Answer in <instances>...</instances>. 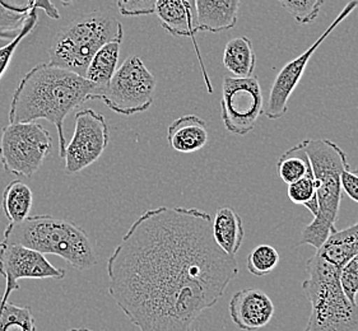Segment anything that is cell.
Here are the masks:
<instances>
[{"label": "cell", "instance_id": "6da1fadb", "mask_svg": "<svg viewBox=\"0 0 358 331\" xmlns=\"http://www.w3.org/2000/svg\"><path fill=\"white\" fill-rule=\"evenodd\" d=\"M201 209L159 207L131 224L108 260V293L139 331H193L238 275Z\"/></svg>", "mask_w": 358, "mask_h": 331}, {"label": "cell", "instance_id": "7a4b0ae2", "mask_svg": "<svg viewBox=\"0 0 358 331\" xmlns=\"http://www.w3.org/2000/svg\"><path fill=\"white\" fill-rule=\"evenodd\" d=\"M94 86L66 69L45 63L24 74L9 108V124L32 123L40 119L54 124L59 137V156L64 159V123L73 110L90 101Z\"/></svg>", "mask_w": 358, "mask_h": 331}, {"label": "cell", "instance_id": "3957f363", "mask_svg": "<svg viewBox=\"0 0 358 331\" xmlns=\"http://www.w3.org/2000/svg\"><path fill=\"white\" fill-rule=\"evenodd\" d=\"M303 145L315 179L317 213L314 221L302 230L297 246L310 245L317 250L330 233L337 230L343 196L342 173L350 170V165L343 149L329 139H306Z\"/></svg>", "mask_w": 358, "mask_h": 331}, {"label": "cell", "instance_id": "277c9868", "mask_svg": "<svg viewBox=\"0 0 358 331\" xmlns=\"http://www.w3.org/2000/svg\"><path fill=\"white\" fill-rule=\"evenodd\" d=\"M1 242L26 246L43 255H57L80 272L96 267L99 261L86 230L59 216H27L20 223H9Z\"/></svg>", "mask_w": 358, "mask_h": 331}, {"label": "cell", "instance_id": "5b68a950", "mask_svg": "<svg viewBox=\"0 0 358 331\" xmlns=\"http://www.w3.org/2000/svg\"><path fill=\"white\" fill-rule=\"evenodd\" d=\"M122 24L108 12L96 10L82 15L57 31L49 49V64L82 77L105 43L122 41Z\"/></svg>", "mask_w": 358, "mask_h": 331}, {"label": "cell", "instance_id": "8992f818", "mask_svg": "<svg viewBox=\"0 0 358 331\" xmlns=\"http://www.w3.org/2000/svg\"><path fill=\"white\" fill-rule=\"evenodd\" d=\"M339 273L316 253L308 260L302 289L311 303V314L303 331H358V303L344 295Z\"/></svg>", "mask_w": 358, "mask_h": 331}, {"label": "cell", "instance_id": "52a82bcc", "mask_svg": "<svg viewBox=\"0 0 358 331\" xmlns=\"http://www.w3.org/2000/svg\"><path fill=\"white\" fill-rule=\"evenodd\" d=\"M157 80L139 57H130L116 69L108 86L92 94V100H101L110 110L120 115L141 114L155 101Z\"/></svg>", "mask_w": 358, "mask_h": 331}, {"label": "cell", "instance_id": "ba28073f", "mask_svg": "<svg viewBox=\"0 0 358 331\" xmlns=\"http://www.w3.org/2000/svg\"><path fill=\"white\" fill-rule=\"evenodd\" d=\"M52 151L49 130L41 124H8L0 137V165L18 177H32Z\"/></svg>", "mask_w": 358, "mask_h": 331}, {"label": "cell", "instance_id": "9c48e42d", "mask_svg": "<svg viewBox=\"0 0 358 331\" xmlns=\"http://www.w3.org/2000/svg\"><path fill=\"white\" fill-rule=\"evenodd\" d=\"M263 92L258 77H224L221 116L224 128L236 135H246L263 114Z\"/></svg>", "mask_w": 358, "mask_h": 331}, {"label": "cell", "instance_id": "30bf717a", "mask_svg": "<svg viewBox=\"0 0 358 331\" xmlns=\"http://www.w3.org/2000/svg\"><path fill=\"white\" fill-rule=\"evenodd\" d=\"M76 126L71 142L65 147L64 171L76 175L101 159L110 143V128L105 116L92 108L80 110L74 117Z\"/></svg>", "mask_w": 358, "mask_h": 331}, {"label": "cell", "instance_id": "8fae6325", "mask_svg": "<svg viewBox=\"0 0 358 331\" xmlns=\"http://www.w3.org/2000/svg\"><path fill=\"white\" fill-rule=\"evenodd\" d=\"M358 7V0H350L347 3V6L342 9V12L338 15L337 18L331 22L329 27L322 34V36L313 43L308 50L302 52L300 57L294 59L292 61L287 63L278 75L275 77V80L273 82L272 88L269 91V97L268 101L263 106V114L271 120H277L280 119L282 116H285L288 111V101L289 97L294 94L296 87L299 86L300 80H302V75L305 73V69L308 66V61L311 57L314 55L319 46L322 45L330 34L337 29L338 26L342 22L351 15L352 12Z\"/></svg>", "mask_w": 358, "mask_h": 331}, {"label": "cell", "instance_id": "7c38bea8", "mask_svg": "<svg viewBox=\"0 0 358 331\" xmlns=\"http://www.w3.org/2000/svg\"><path fill=\"white\" fill-rule=\"evenodd\" d=\"M0 275L6 279L4 293L18 290L22 279H64V269L54 267L41 252L26 246L0 242Z\"/></svg>", "mask_w": 358, "mask_h": 331}, {"label": "cell", "instance_id": "4fadbf2b", "mask_svg": "<svg viewBox=\"0 0 358 331\" xmlns=\"http://www.w3.org/2000/svg\"><path fill=\"white\" fill-rule=\"evenodd\" d=\"M155 15H157L162 29L172 36L190 37L193 40L208 92L212 94L210 80L203 64L199 47L195 43V35L199 32L196 24V0H157Z\"/></svg>", "mask_w": 358, "mask_h": 331}, {"label": "cell", "instance_id": "5bb4252c", "mask_svg": "<svg viewBox=\"0 0 358 331\" xmlns=\"http://www.w3.org/2000/svg\"><path fill=\"white\" fill-rule=\"evenodd\" d=\"M229 316L238 329L255 331L272 321L275 307L271 297L257 288L238 290L229 303Z\"/></svg>", "mask_w": 358, "mask_h": 331}, {"label": "cell", "instance_id": "9a60e30c", "mask_svg": "<svg viewBox=\"0 0 358 331\" xmlns=\"http://www.w3.org/2000/svg\"><path fill=\"white\" fill-rule=\"evenodd\" d=\"M207 124L196 115H184L167 128V142L173 151L195 153L208 143Z\"/></svg>", "mask_w": 358, "mask_h": 331}, {"label": "cell", "instance_id": "2e32d148", "mask_svg": "<svg viewBox=\"0 0 358 331\" xmlns=\"http://www.w3.org/2000/svg\"><path fill=\"white\" fill-rule=\"evenodd\" d=\"M240 0H196L199 32H223L236 26Z\"/></svg>", "mask_w": 358, "mask_h": 331}, {"label": "cell", "instance_id": "e0dca14e", "mask_svg": "<svg viewBox=\"0 0 358 331\" xmlns=\"http://www.w3.org/2000/svg\"><path fill=\"white\" fill-rule=\"evenodd\" d=\"M212 233L217 245L229 256H236L243 245L245 232L241 216L229 207H222L215 212Z\"/></svg>", "mask_w": 358, "mask_h": 331}, {"label": "cell", "instance_id": "ac0fdd59", "mask_svg": "<svg viewBox=\"0 0 358 331\" xmlns=\"http://www.w3.org/2000/svg\"><path fill=\"white\" fill-rule=\"evenodd\" d=\"M316 255L341 270L348 260L358 255V221L348 228L331 232L316 250Z\"/></svg>", "mask_w": 358, "mask_h": 331}, {"label": "cell", "instance_id": "d6986e66", "mask_svg": "<svg viewBox=\"0 0 358 331\" xmlns=\"http://www.w3.org/2000/svg\"><path fill=\"white\" fill-rule=\"evenodd\" d=\"M120 46L122 41H110L105 43L100 50L94 54V58L88 65L85 78L94 86V89L90 96V101L92 94L108 86V82L114 77L119 64Z\"/></svg>", "mask_w": 358, "mask_h": 331}, {"label": "cell", "instance_id": "ffe728a7", "mask_svg": "<svg viewBox=\"0 0 358 331\" xmlns=\"http://www.w3.org/2000/svg\"><path fill=\"white\" fill-rule=\"evenodd\" d=\"M223 65L236 78L252 77L257 55L249 37L238 36L229 40L223 51Z\"/></svg>", "mask_w": 358, "mask_h": 331}, {"label": "cell", "instance_id": "44dd1931", "mask_svg": "<svg viewBox=\"0 0 358 331\" xmlns=\"http://www.w3.org/2000/svg\"><path fill=\"white\" fill-rule=\"evenodd\" d=\"M34 205L32 190L21 180L12 181L3 191L1 208L9 223H20L29 216Z\"/></svg>", "mask_w": 358, "mask_h": 331}, {"label": "cell", "instance_id": "7402d4cb", "mask_svg": "<svg viewBox=\"0 0 358 331\" xmlns=\"http://www.w3.org/2000/svg\"><path fill=\"white\" fill-rule=\"evenodd\" d=\"M277 171L282 181L287 185L313 173V167L303 142L289 148L280 156L277 162Z\"/></svg>", "mask_w": 358, "mask_h": 331}, {"label": "cell", "instance_id": "603a6c76", "mask_svg": "<svg viewBox=\"0 0 358 331\" xmlns=\"http://www.w3.org/2000/svg\"><path fill=\"white\" fill-rule=\"evenodd\" d=\"M0 331H36L35 317L29 307L9 302L8 295L0 297Z\"/></svg>", "mask_w": 358, "mask_h": 331}, {"label": "cell", "instance_id": "cb8c5ba5", "mask_svg": "<svg viewBox=\"0 0 358 331\" xmlns=\"http://www.w3.org/2000/svg\"><path fill=\"white\" fill-rule=\"evenodd\" d=\"M280 252L271 245H258L251 250L246 267L255 277H264L272 273L280 264Z\"/></svg>", "mask_w": 358, "mask_h": 331}, {"label": "cell", "instance_id": "d4e9b609", "mask_svg": "<svg viewBox=\"0 0 358 331\" xmlns=\"http://www.w3.org/2000/svg\"><path fill=\"white\" fill-rule=\"evenodd\" d=\"M287 195L289 200L303 205L308 209V212L315 216L317 213V202H316V187L314 173H310L308 176L302 177L300 180L294 181L288 185Z\"/></svg>", "mask_w": 358, "mask_h": 331}, {"label": "cell", "instance_id": "484cf974", "mask_svg": "<svg viewBox=\"0 0 358 331\" xmlns=\"http://www.w3.org/2000/svg\"><path fill=\"white\" fill-rule=\"evenodd\" d=\"M280 6L300 24H310L319 17L325 0H278Z\"/></svg>", "mask_w": 358, "mask_h": 331}, {"label": "cell", "instance_id": "4316f807", "mask_svg": "<svg viewBox=\"0 0 358 331\" xmlns=\"http://www.w3.org/2000/svg\"><path fill=\"white\" fill-rule=\"evenodd\" d=\"M36 23L37 13L36 12H32L29 15V18L24 22V24H23L21 31L18 32V35L13 38V41H10V43L0 47V80H1V78L4 77V74L7 72L17 47L20 46L22 40L32 32V29H34Z\"/></svg>", "mask_w": 358, "mask_h": 331}, {"label": "cell", "instance_id": "83f0119b", "mask_svg": "<svg viewBox=\"0 0 358 331\" xmlns=\"http://www.w3.org/2000/svg\"><path fill=\"white\" fill-rule=\"evenodd\" d=\"M339 283L344 295L352 303H357L358 295V255L344 264L339 273Z\"/></svg>", "mask_w": 358, "mask_h": 331}, {"label": "cell", "instance_id": "f1b7e54d", "mask_svg": "<svg viewBox=\"0 0 358 331\" xmlns=\"http://www.w3.org/2000/svg\"><path fill=\"white\" fill-rule=\"evenodd\" d=\"M157 0H116L120 15L127 17L155 15Z\"/></svg>", "mask_w": 358, "mask_h": 331}, {"label": "cell", "instance_id": "f546056e", "mask_svg": "<svg viewBox=\"0 0 358 331\" xmlns=\"http://www.w3.org/2000/svg\"><path fill=\"white\" fill-rule=\"evenodd\" d=\"M342 189L353 202L358 203V170L344 171L342 173Z\"/></svg>", "mask_w": 358, "mask_h": 331}, {"label": "cell", "instance_id": "4dcf8cb0", "mask_svg": "<svg viewBox=\"0 0 358 331\" xmlns=\"http://www.w3.org/2000/svg\"><path fill=\"white\" fill-rule=\"evenodd\" d=\"M66 331H94L92 329H88V328H74V329H69Z\"/></svg>", "mask_w": 358, "mask_h": 331}, {"label": "cell", "instance_id": "1f68e13d", "mask_svg": "<svg viewBox=\"0 0 358 331\" xmlns=\"http://www.w3.org/2000/svg\"><path fill=\"white\" fill-rule=\"evenodd\" d=\"M60 1H62V4H63V6L66 7V6H71L74 0H60Z\"/></svg>", "mask_w": 358, "mask_h": 331}, {"label": "cell", "instance_id": "d6a6232c", "mask_svg": "<svg viewBox=\"0 0 358 331\" xmlns=\"http://www.w3.org/2000/svg\"><path fill=\"white\" fill-rule=\"evenodd\" d=\"M0 207H1V203H0Z\"/></svg>", "mask_w": 358, "mask_h": 331}]
</instances>
